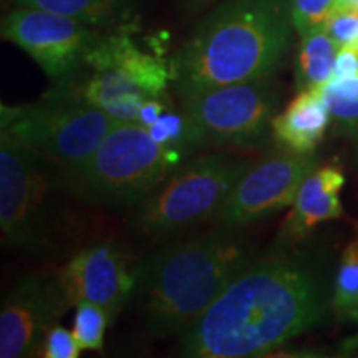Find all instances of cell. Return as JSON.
Returning <instances> with one entry per match:
<instances>
[{"label": "cell", "mask_w": 358, "mask_h": 358, "mask_svg": "<svg viewBox=\"0 0 358 358\" xmlns=\"http://www.w3.org/2000/svg\"><path fill=\"white\" fill-rule=\"evenodd\" d=\"M324 312V287L310 264L299 256L268 254L252 259L181 335L179 355H267L315 327Z\"/></svg>", "instance_id": "cell-1"}, {"label": "cell", "mask_w": 358, "mask_h": 358, "mask_svg": "<svg viewBox=\"0 0 358 358\" xmlns=\"http://www.w3.org/2000/svg\"><path fill=\"white\" fill-rule=\"evenodd\" d=\"M292 0H226L173 60L179 98L222 85L268 78L290 42Z\"/></svg>", "instance_id": "cell-2"}, {"label": "cell", "mask_w": 358, "mask_h": 358, "mask_svg": "<svg viewBox=\"0 0 358 358\" xmlns=\"http://www.w3.org/2000/svg\"><path fill=\"white\" fill-rule=\"evenodd\" d=\"M250 261V245L227 227L143 257L134 264L133 299L146 332L185 334Z\"/></svg>", "instance_id": "cell-3"}, {"label": "cell", "mask_w": 358, "mask_h": 358, "mask_svg": "<svg viewBox=\"0 0 358 358\" xmlns=\"http://www.w3.org/2000/svg\"><path fill=\"white\" fill-rule=\"evenodd\" d=\"M189 155L181 148L161 145L140 123H122L77 173L66 176V185L88 203L106 208L138 206Z\"/></svg>", "instance_id": "cell-4"}, {"label": "cell", "mask_w": 358, "mask_h": 358, "mask_svg": "<svg viewBox=\"0 0 358 358\" xmlns=\"http://www.w3.org/2000/svg\"><path fill=\"white\" fill-rule=\"evenodd\" d=\"M83 82L62 80L48 98L78 101L101 110L120 122H136L143 103L163 96L173 70L163 60L143 52L124 32L103 35L90 50Z\"/></svg>", "instance_id": "cell-5"}, {"label": "cell", "mask_w": 358, "mask_h": 358, "mask_svg": "<svg viewBox=\"0 0 358 358\" xmlns=\"http://www.w3.org/2000/svg\"><path fill=\"white\" fill-rule=\"evenodd\" d=\"M69 191L66 173L0 131V232L8 250L37 252L47 243L53 196Z\"/></svg>", "instance_id": "cell-6"}, {"label": "cell", "mask_w": 358, "mask_h": 358, "mask_svg": "<svg viewBox=\"0 0 358 358\" xmlns=\"http://www.w3.org/2000/svg\"><path fill=\"white\" fill-rule=\"evenodd\" d=\"M0 131L38 151L66 176L77 173L120 122L78 101L48 98L27 105H2Z\"/></svg>", "instance_id": "cell-7"}, {"label": "cell", "mask_w": 358, "mask_h": 358, "mask_svg": "<svg viewBox=\"0 0 358 358\" xmlns=\"http://www.w3.org/2000/svg\"><path fill=\"white\" fill-rule=\"evenodd\" d=\"M249 164L227 155L185 163L138 204L134 227L146 236H166L214 219Z\"/></svg>", "instance_id": "cell-8"}, {"label": "cell", "mask_w": 358, "mask_h": 358, "mask_svg": "<svg viewBox=\"0 0 358 358\" xmlns=\"http://www.w3.org/2000/svg\"><path fill=\"white\" fill-rule=\"evenodd\" d=\"M187 146H249L271 128L277 105L272 77L214 87L181 98Z\"/></svg>", "instance_id": "cell-9"}, {"label": "cell", "mask_w": 358, "mask_h": 358, "mask_svg": "<svg viewBox=\"0 0 358 358\" xmlns=\"http://www.w3.org/2000/svg\"><path fill=\"white\" fill-rule=\"evenodd\" d=\"M313 153L282 150L250 163L214 217L217 227L239 229L292 206L299 187L315 168Z\"/></svg>", "instance_id": "cell-10"}, {"label": "cell", "mask_w": 358, "mask_h": 358, "mask_svg": "<svg viewBox=\"0 0 358 358\" xmlns=\"http://www.w3.org/2000/svg\"><path fill=\"white\" fill-rule=\"evenodd\" d=\"M3 40L29 53L48 78H71L100 42L98 29L58 13L17 6L2 22Z\"/></svg>", "instance_id": "cell-11"}, {"label": "cell", "mask_w": 358, "mask_h": 358, "mask_svg": "<svg viewBox=\"0 0 358 358\" xmlns=\"http://www.w3.org/2000/svg\"><path fill=\"white\" fill-rule=\"evenodd\" d=\"M57 275L29 274L13 285L0 310V357L24 358L38 352L53 324L69 310Z\"/></svg>", "instance_id": "cell-12"}, {"label": "cell", "mask_w": 358, "mask_h": 358, "mask_svg": "<svg viewBox=\"0 0 358 358\" xmlns=\"http://www.w3.org/2000/svg\"><path fill=\"white\" fill-rule=\"evenodd\" d=\"M70 308L82 302L100 306L116 319L124 302L133 297L134 266L128 257L108 243H96L80 249L57 272Z\"/></svg>", "instance_id": "cell-13"}, {"label": "cell", "mask_w": 358, "mask_h": 358, "mask_svg": "<svg viewBox=\"0 0 358 358\" xmlns=\"http://www.w3.org/2000/svg\"><path fill=\"white\" fill-rule=\"evenodd\" d=\"M345 185L342 169L334 164L313 168L299 187L290 213L282 226L285 241H301L322 222L345 216L340 191Z\"/></svg>", "instance_id": "cell-14"}, {"label": "cell", "mask_w": 358, "mask_h": 358, "mask_svg": "<svg viewBox=\"0 0 358 358\" xmlns=\"http://www.w3.org/2000/svg\"><path fill=\"white\" fill-rule=\"evenodd\" d=\"M329 124L330 113L319 88L302 90L272 118L271 131L282 150L310 155L324 140Z\"/></svg>", "instance_id": "cell-15"}, {"label": "cell", "mask_w": 358, "mask_h": 358, "mask_svg": "<svg viewBox=\"0 0 358 358\" xmlns=\"http://www.w3.org/2000/svg\"><path fill=\"white\" fill-rule=\"evenodd\" d=\"M301 38L295 58V85L301 92L324 87L334 78L340 47L324 29Z\"/></svg>", "instance_id": "cell-16"}, {"label": "cell", "mask_w": 358, "mask_h": 358, "mask_svg": "<svg viewBox=\"0 0 358 358\" xmlns=\"http://www.w3.org/2000/svg\"><path fill=\"white\" fill-rule=\"evenodd\" d=\"M17 6L34 7L82 22L93 29L113 27L127 17L128 0H12Z\"/></svg>", "instance_id": "cell-17"}, {"label": "cell", "mask_w": 358, "mask_h": 358, "mask_svg": "<svg viewBox=\"0 0 358 358\" xmlns=\"http://www.w3.org/2000/svg\"><path fill=\"white\" fill-rule=\"evenodd\" d=\"M330 124L338 134H358V75L347 78H332L319 88Z\"/></svg>", "instance_id": "cell-18"}, {"label": "cell", "mask_w": 358, "mask_h": 358, "mask_svg": "<svg viewBox=\"0 0 358 358\" xmlns=\"http://www.w3.org/2000/svg\"><path fill=\"white\" fill-rule=\"evenodd\" d=\"M330 303L337 315L358 322V239L352 241L340 256Z\"/></svg>", "instance_id": "cell-19"}, {"label": "cell", "mask_w": 358, "mask_h": 358, "mask_svg": "<svg viewBox=\"0 0 358 358\" xmlns=\"http://www.w3.org/2000/svg\"><path fill=\"white\" fill-rule=\"evenodd\" d=\"M110 324L108 312L103 307L90 302L78 303L73 319V335L82 350H101Z\"/></svg>", "instance_id": "cell-20"}, {"label": "cell", "mask_w": 358, "mask_h": 358, "mask_svg": "<svg viewBox=\"0 0 358 358\" xmlns=\"http://www.w3.org/2000/svg\"><path fill=\"white\" fill-rule=\"evenodd\" d=\"M337 8V0H292L290 15L299 35L322 30Z\"/></svg>", "instance_id": "cell-21"}, {"label": "cell", "mask_w": 358, "mask_h": 358, "mask_svg": "<svg viewBox=\"0 0 358 358\" xmlns=\"http://www.w3.org/2000/svg\"><path fill=\"white\" fill-rule=\"evenodd\" d=\"M151 136L161 145L173 146V148H181V150L192 153L187 146V127L185 115L176 113V111H164L163 116L148 128Z\"/></svg>", "instance_id": "cell-22"}, {"label": "cell", "mask_w": 358, "mask_h": 358, "mask_svg": "<svg viewBox=\"0 0 358 358\" xmlns=\"http://www.w3.org/2000/svg\"><path fill=\"white\" fill-rule=\"evenodd\" d=\"M80 352L82 347L78 345L73 330L70 332L58 324L47 330L38 348V355L45 358H77Z\"/></svg>", "instance_id": "cell-23"}, {"label": "cell", "mask_w": 358, "mask_h": 358, "mask_svg": "<svg viewBox=\"0 0 358 358\" xmlns=\"http://www.w3.org/2000/svg\"><path fill=\"white\" fill-rule=\"evenodd\" d=\"M324 30L340 48L352 45L358 37V8H335Z\"/></svg>", "instance_id": "cell-24"}, {"label": "cell", "mask_w": 358, "mask_h": 358, "mask_svg": "<svg viewBox=\"0 0 358 358\" xmlns=\"http://www.w3.org/2000/svg\"><path fill=\"white\" fill-rule=\"evenodd\" d=\"M355 75H358V50L353 45H347L338 50L334 78H347Z\"/></svg>", "instance_id": "cell-25"}, {"label": "cell", "mask_w": 358, "mask_h": 358, "mask_svg": "<svg viewBox=\"0 0 358 358\" xmlns=\"http://www.w3.org/2000/svg\"><path fill=\"white\" fill-rule=\"evenodd\" d=\"M164 111H168V101H164V95L158 98H150V100L143 103L136 123H140L145 128H150L151 124L158 122Z\"/></svg>", "instance_id": "cell-26"}, {"label": "cell", "mask_w": 358, "mask_h": 358, "mask_svg": "<svg viewBox=\"0 0 358 358\" xmlns=\"http://www.w3.org/2000/svg\"><path fill=\"white\" fill-rule=\"evenodd\" d=\"M337 8H358V0H337Z\"/></svg>", "instance_id": "cell-27"}, {"label": "cell", "mask_w": 358, "mask_h": 358, "mask_svg": "<svg viewBox=\"0 0 358 358\" xmlns=\"http://www.w3.org/2000/svg\"><path fill=\"white\" fill-rule=\"evenodd\" d=\"M191 2L194 3V6H204V3L213 2V0H191Z\"/></svg>", "instance_id": "cell-28"}, {"label": "cell", "mask_w": 358, "mask_h": 358, "mask_svg": "<svg viewBox=\"0 0 358 358\" xmlns=\"http://www.w3.org/2000/svg\"><path fill=\"white\" fill-rule=\"evenodd\" d=\"M352 45H353V47H355V48H357V50H358V37L355 38V42H353Z\"/></svg>", "instance_id": "cell-29"}, {"label": "cell", "mask_w": 358, "mask_h": 358, "mask_svg": "<svg viewBox=\"0 0 358 358\" xmlns=\"http://www.w3.org/2000/svg\"><path fill=\"white\" fill-rule=\"evenodd\" d=\"M355 226H357V229H358V222H355Z\"/></svg>", "instance_id": "cell-30"}]
</instances>
